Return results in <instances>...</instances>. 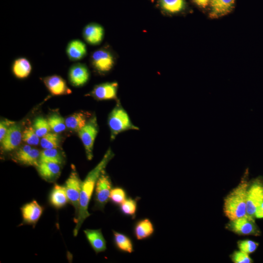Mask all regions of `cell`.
<instances>
[{
    "instance_id": "12",
    "label": "cell",
    "mask_w": 263,
    "mask_h": 263,
    "mask_svg": "<svg viewBox=\"0 0 263 263\" xmlns=\"http://www.w3.org/2000/svg\"><path fill=\"white\" fill-rule=\"evenodd\" d=\"M22 133L20 125L16 123L12 125L0 141L2 150L8 152L16 150L22 140Z\"/></svg>"
},
{
    "instance_id": "37",
    "label": "cell",
    "mask_w": 263,
    "mask_h": 263,
    "mask_svg": "<svg viewBox=\"0 0 263 263\" xmlns=\"http://www.w3.org/2000/svg\"><path fill=\"white\" fill-rule=\"evenodd\" d=\"M254 216L258 219L263 218V202L257 207Z\"/></svg>"
},
{
    "instance_id": "7",
    "label": "cell",
    "mask_w": 263,
    "mask_h": 263,
    "mask_svg": "<svg viewBox=\"0 0 263 263\" xmlns=\"http://www.w3.org/2000/svg\"><path fill=\"white\" fill-rule=\"evenodd\" d=\"M112 188L111 178L104 170L98 177L94 188V209L103 210L105 205L110 200Z\"/></svg>"
},
{
    "instance_id": "18",
    "label": "cell",
    "mask_w": 263,
    "mask_h": 263,
    "mask_svg": "<svg viewBox=\"0 0 263 263\" xmlns=\"http://www.w3.org/2000/svg\"><path fill=\"white\" fill-rule=\"evenodd\" d=\"M41 177L47 182H54L61 173L60 165L52 162H40L36 167Z\"/></svg>"
},
{
    "instance_id": "13",
    "label": "cell",
    "mask_w": 263,
    "mask_h": 263,
    "mask_svg": "<svg viewBox=\"0 0 263 263\" xmlns=\"http://www.w3.org/2000/svg\"><path fill=\"white\" fill-rule=\"evenodd\" d=\"M46 87L51 94L55 96L68 94L72 91L67 86L66 81L60 76L55 75L42 78Z\"/></svg>"
},
{
    "instance_id": "11",
    "label": "cell",
    "mask_w": 263,
    "mask_h": 263,
    "mask_svg": "<svg viewBox=\"0 0 263 263\" xmlns=\"http://www.w3.org/2000/svg\"><path fill=\"white\" fill-rule=\"evenodd\" d=\"M117 82H105L95 85L88 95L99 101L117 100Z\"/></svg>"
},
{
    "instance_id": "2",
    "label": "cell",
    "mask_w": 263,
    "mask_h": 263,
    "mask_svg": "<svg viewBox=\"0 0 263 263\" xmlns=\"http://www.w3.org/2000/svg\"><path fill=\"white\" fill-rule=\"evenodd\" d=\"M248 169H246L238 185L224 199V212L230 220L246 215V193L249 182Z\"/></svg>"
},
{
    "instance_id": "9",
    "label": "cell",
    "mask_w": 263,
    "mask_h": 263,
    "mask_svg": "<svg viewBox=\"0 0 263 263\" xmlns=\"http://www.w3.org/2000/svg\"><path fill=\"white\" fill-rule=\"evenodd\" d=\"M82 183V181L81 180L75 167L72 165L71 172L65 182L64 187L68 201L75 209V217L78 211Z\"/></svg>"
},
{
    "instance_id": "28",
    "label": "cell",
    "mask_w": 263,
    "mask_h": 263,
    "mask_svg": "<svg viewBox=\"0 0 263 263\" xmlns=\"http://www.w3.org/2000/svg\"><path fill=\"white\" fill-rule=\"evenodd\" d=\"M40 144L43 149H59L60 138L58 133L49 132L41 138Z\"/></svg>"
},
{
    "instance_id": "6",
    "label": "cell",
    "mask_w": 263,
    "mask_h": 263,
    "mask_svg": "<svg viewBox=\"0 0 263 263\" xmlns=\"http://www.w3.org/2000/svg\"><path fill=\"white\" fill-rule=\"evenodd\" d=\"M96 117L92 115L86 125L78 132V136L84 147L87 159L91 160L93 158V148L95 138L98 132Z\"/></svg>"
},
{
    "instance_id": "19",
    "label": "cell",
    "mask_w": 263,
    "mask_h": 263,
    "mask_svg": "<svg viewBox=\"0 0 263 263\" xmlns=\"http://www.w3.org/2000/svg\"><path fill=\"white\" fill-rule=\"evenodd\" d=\"M84 233L91 247L96 254L106 250V241L100 229H86L84 230Z\"/></svg>"
},
{
    "instance_id": "17",
    "label": "cell",
    "mask_w": 263,
    "mask_h": 263,
    "mask_svg": "<svg viewBox=\"0 0 263 263\" xmlns=\"http://www.w3.org/2000/svg\"><path fill=\"white\" fill-rule=\"evenodd\" d=\"M235 0H210L209 17L217 19L225 16L233 10Z\"/></svg>"
},
{
    "instance_id": "21",
    "label": "cell",
    "mask_w": 263,
    "mask_h": 263,
    "mask_svg": "<svg viewBox=\"0 0 263 263\" xmlns=\"http://www.w3.org/2000/svg\"><path fill=\"white\" fill-rule=\"evenodd\" d=\"M66 52L71 61H76L85 57L87 54V48L83 42L75 39L71 40L68 43Z\"/></svg>"
},
{
    "instance_id": "5",
    "label": "cell",
    "mask_w": 263,
    "mask_h": 263,
    "mask_svg": "<svg viewBox=\"0 0 263 263\" xmlns=\"http://www.w3.org/2000/svg\"><path fill=\"white\" fill-rule=\"evenodd\" d=\"M114 57L107 47H103L92 53L90 61L94 71L100 75L109 72L114 65Z\"/></svg>"
},
{
    "instance_id": "4",
    "label": "cell",
    "mask_w": 263,
    "mask_h": 263,
    "mask_svg": "<svg viewBox=\"0 0 263 263\" xmlns=\"http://www.w3.org/2000/svg\"><path fill=\"white\" fill-rule=\"evenodd\" d=\"M263 202V178L259 176L249 182L246 193V215L254 217L257 207Z\"/></svg>"
},
{
    "instance_id": "10",
    "label": "cell",
    "mask_w": 263,
    "mask_h": 263,
    "mask_svg": "<svg viewBox=\"0 0 263 263\" xmlns=\"http://www.w3.org/2000/svg\"><path fill=\"white\" fill-rule=\"evenodd\" d=\"M40 153L38 149L26 144L16 149L12 159L22 165L37 167L39 164Z\"/></svg>"
},
{
    "instance_id": "23",
    "label": "cell",
    "mask_w": 263,
    "mask_h": 263,
    "mask_svg": "<svg viewBox=\"0 0 263 263\" xmlns=\"http://www.w3.org/2000/svg\"><path fill=\"white\" fill-rule=\"evenodd\" d=\"M32 67L30 61L25 57L15 59L12 65V72L14 75L19 79L27 77L32 71Z\"/></svg>"
},
{
    "instance_id": "16",
    "label": "cell",
    "mask_w": 263,
    "mask_h": 263,
    "mask_svg": "<svg viewBox=\"0 0 263 263\" xmlns=\"http://www.w3.org/2000/svg\"><path fill=\"white\" fill-rule=\"evenodd\" d=\"M104 35L103 27L96 23H90L83 28V38L89 44L96 45L102 41Z\"/></svg>"
},
{
    "instance_id": "35",
    "label": "cell",
    "mask_w": 263,
    "mask_h": 263,
    "mask_svg": "<svg viewBox=\"0 0 263 263\" xmlns=\"http://www.w3.org/2000/svg\"><path fill=\"white\" fill-rule=\"evenodd\" d=\"M232 262L234 263H251L253 261L248 254L242 251H235L231 255Z\"/></svg>"
},
{
    "instance_id": "8",
    "label": "cell",
    "mask_w": 263,
    "mask_h": 263,
    "mask_svg": "<svg viewBox=\"0 0 263 263\" xmlns=\"http://www.w3.org/2000/svg\"><path fill=\"white\" fill-rule=\"evenodd\" d=\"M226 228L241 235L259 236L261 231L256 224L254 217L246 215L234 220H230Z\"/></svg>"
},
{
    "instance_id": "1",
    "label": "cell",
    "mask_w": 263,
    "mask_h": 263,
    "mask_svg": "<svg viewBox=\"0 0 263 263\" xmlns=\"http://www.w3.org/2000/svg\"><path fill=\"white\" fill-rule=\"evenodd\" d=\"M114 156V154L111 149L109 148L100 161L88 173L82 181L78 211L76 216L75 217V222L76 223L73 231L75 236H77L86 219L91 215L88 211V207L97 180Z\"/></svg>"
},
{
    "instance_id": "27",
    "label": "cell",
    "mask_w": 263,
    "mask_h": 263,
    "mask_svg": "<svg viewBox=\"0 0 263 263\" xmlns=\"http://www.w3.org/2000/svg\"><path fill=\"white\" fill-rule=\"evenodd\" d=\"M158 3L162 10L170 14L180 12L186 7L185 0H158Z\"/></svg>"
},
{
    "instance_id": "26",
    "label": "cell",
    "mask_w": 263,
    "mask_h": 263,
    "mask_svg": "<svg viewBox=\"0 0 263 263\" xmlns=\"http://www.w3.org/2000/svg\"><path fill=\"white\" fill-rule=\"evenodd\" d=\"M64 161V156L58 149H44L40 152L39 163L52 162L61 165Z\"/></svg>"
},
{
    "instance_id": "36",
    "label": "cell",
    "mask_w": 263,
    "mask_h": 263,
    "mask_svg": "<svg viewBox=\"0 0 263 263\" xmlns=\"http://www.w3.org/2000/svg\"><path fill=\"white\" fill-rule=\"evenodd\" d=\"M15 122L8 119H3L0 123V141H1L6 135L9 128Z\"/></svg>"
},
{
    "instance_id": "25",
    "label": "cell",
    "mask_w": 263,
    "mask_h": 263,
    "mask_svg": "<svg viewBox=\"0 0 263 263\" xmlns=\"http://www.w3.org/2000/svg\"><path fill=\"white\" fill-rule=\"evenodd\" d=\"M113 243L116 248L119 251L132 253L133 251L132 240L124 233L113 230Z\"/></svg>"
},
{
    "instance_id": "22",
    "label": "cell",
    "mask_w": 263,
    "mask_h": 263,
    "mask_svg": "<svg viewBox=\"0 0 263 263\" xmlns=\"http://www.w3.org/2000/svg\"><path fill=\"white\" fill-rule=\"evenodd\" d=\"M154 232V225L148 218L138 220L133 227V234L138 240H145L150 238Z\"/></svg>"
},
{
    "instance_id": "33",
    "label": "cell",
    "mask_w": 263,
    "mask_h": 263,
    "mask_svg": "<svg viewBox=\"0 0 263 263\" xmlns=\"http://www.w3.org/2000/svg\"><path fill=\"white\" fill-rule=\"evenodd\" d=\"M126 190L122 187H116L111 190L110 200L115 205L119 206L127 199Z\"/></svg>"
},
{
    "instance_id": "30",
    "label": "cell",
    "mask_w": 263,
    "mask_h": 263,
    "mask_svg": "<svg viewBox=\"0 0 263 263\" xmlns=\"http://www.w3.org/2000/svg\"><path fill=\"white\" fill-rule=\"evenodd\" d=\"M47 120L51 130L54 132L59 134L67 128L64 119L59 114L53 113Z\"/></svg>"
},
{
    "instance_id": "32",
    "label": "cell",
    "mask_w": 263,
    "mask_h": 263,
    "mask_svg": "<svg viewBox=\"0 0 263 263\" xmlns=\"http://www.w3.org/2000/svg\"><path fill=\"white\" fill-rule=\"evenodd\" d=\"M39 138L40 137L37 134L33 126H27L22 131V139L27 144L37 146L40 142Z\"/></svg>"
},
{
    "instance_id": "14",
    "label": "cell",
    "mask_w": 263,
    "mask_h": 263,
    "mask_svg": "<svg viewBox=\"0 0 263 263\" xmlns=\"http://www.w3.org/2000/svg\"><path fill=\"white\" fill-rule=\"evenodd\" d=\"M68 77L70 82L73 86H82L88 81L90 72L84 64L75 63L70 68Z\"/></svg>"
},
{
    "instance_id": "38",
    "label": "cell",
    "mask_w": 263,
    "mask_h": 263,
    "mask_svg": "<svg viewBox=\"0 0 263 263\" xmlns=\"http://www.w3.org/2000/svg\"><path fill=\"white\" fill-rule=\"evenodd\" d=\"M194 3L197 6L205 8L209 4L210 0H192Z\"/></svg>"
},
{
    "instance_id": "31",
    "label": "cell",
    "mask_w": 263,
    "mask_h": 263,
    "mask_svg": "<svg viewBox=\"0 0 263 263\" xmlns=\"http://www.w3.org/2000/svg\"><path fill=\"white\" fill-rule=\"evenodd\" d=\"M33 127L37 134L40 138L44 136L51 131L47 119L41 116L35 118Z\"/></svg>"
},
{
    "instance_id": "20",
    "label": "cell",
    "mask_w": 263,
    "mask_h": 263,
    "mask_svg": "<svg viewBox=\"0 0 263 263\" xmlns=\"http://www.w3.org/2000/svg\"><path fill=\"white\" fill-rule=\"evenodd\" d=\"M92 115L88 112L75 113L65 119L66 128L71 131L78 132L86 125Z\"/></svg>"
},
{
    "instance_id": "34",
    "label": "cell",
    "mask_w": 263,
    "mask_h": 263,
    "mask_svg": "<svg viewBox=\"0 0 263 263\" xmlns=\"http://www.w3.org/2000/svg\"><path fill=\"white\" fill-rule=\"evenodd\" d=\"M240 251L250 254L254 252L257 248L259 244L250 240H240L237 242Z\"/></svg>"
},
{
    "instance_id": "3",
    "label": "cell",
    "mask_w": 263,
    "mask_h": 263,
    "mask_svg": "<svg viewBox=\"0 0 263 263\" xmlns=\"http://www.w3.org/2000/svg\"><path fill=\"white\" fill-rule=\"evenodd\" d=\"M108 125L110 131V139L113 140L117 135L128 130H138L139 128L132 122L126 111L120 101L116 100L115 106L109 113Z\"/></svg>"
},
{
    "instance_id": "29",
    "label": "cell",
    "mask_w": 263,
    "mask_h": 263,
    "mask_svg": "<svg viewBox=\"0 0 263 263\" xmlns=\"http://www.w3.org/2000/svg\"><path fill=\"white\" fill-rule=\"evenodd\" d=\"M139 198L127 199L121 204L119 207V210L124 215L130 216L134 218L135 217L137 208V202Z\"/></svg>"
},
{
    "instance_id": "15",
    "label": "cell",
    "mask_w": 263,
    "mask_h": 263,
    "mask_svg": "<svg viewBox=\"0 0 263 263\" xmlns=\"http://www.w3.org/2000/svg\"><path fill=\"white\" fill-rule=\"evenodd\" d=\"M23 223L35 225L40 218L43 208L36 200L26 203L21 208Z\"/></svg>"
},
{
    "instance_id": "24",
    "label": "cell",
    "mask_w": 263,
    "mask_h": 263,
    "mask_svg": "<svg viewBox=\"0 0 263 263\" xmlns=\"http://www.w3.org/2000/svg\"><path fill=\"white\" fill-rule=\"evenodd\" d=\"M49 202L56 208H60L67 204L69 201L64 186L55 184L50 194Z\"/></svg>"
}]
</instances>
